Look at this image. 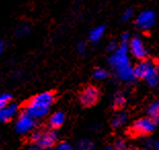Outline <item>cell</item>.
Masks as SVG:
<instances>
[{
  "instance_id": "1",
  "label": "cell",
  "mask_w": 159,
  "mask_h": 150,
  "mask_svg": "<svg viewBox=\"0 0 159 150\" xmlns=\"http://www.w3.org/2000/svg\"><path fill=\"white\" fill-rule=\"evenodd\" d=\"M108 63L119 80L129 82L134 79V68L130 66L128 58V44L121 43L116 52L110 56Z\"/></svg>"
},
{
  "instance_id": "2",
  "label": "cell",
  "mask_w": 159,
  "mask_h": 150,
  "mask_svg": "<svg viewBox=\"0 0 159 150\" xmlns=\"http://www.w3.org/2000/svg\"><path fill=\"white\" fill-rule=\"evenodd\" d=\"M53 102H55V95L52 91H43L41 94L36 95L28 102L24 113L28 114L34 119L42 118L48 114Z\"/></svg>"
},
{
  "instance_id": "3",
  "label": "cell",
  "mask_w": 159,
  "mask_h": 150,
  "mask_svg": "<svg viewBox=\"0 0 159 150\" xmlns=\"http://www.w3.org/2000/svg\"><path fill=\"white\" fill-rule=\"evenodd\" d=\"M136 78H142L151 87H156L159 84V68L152 60H143L134 67Z\"/></svg>"
},
{
  "instance_id": "4",
  "label": "cell",
  "mask_w": 159,
  "mask_h": 150,
  "mask_svg": "<svg viewBox=\"0 0 159 150\" xmlns=\"http://www.w3.org/2000/svg\"><path fill=\"white\" fill-rule=\"evenodd\" d=\"M57 134L55 129L47 131H36L31 136V141L38 145L42 150H48L56 144Z\"/></svg>"
},
{
  "instance_id": "5",
  "label": "cell",
  "mask_w": 159,
  "mask_h": 150,
  "mask_svg": "<svg viewBox=\"0 0 159 150\" xmlns=\"http://www.w3.org/2000/svg\"><path fill=\"white\" fill-rule=\"evenodd\" d=\"M156 129V122L150 117H142L134 121L130 131L134 135H149L153 133Z\"/></svg>"
},
{
  "instance_id": "6",
  "label": "cell",
  "mask_w": 159,
  "mask_h": 150,
  "mask_svg": "<svg viewBox=\"0 0 159 150\" xmlns=\"http://www.w3.org/2000/svg\"><path fill=\"white\" fill-rule=\"evenodd\" d=\"M99 97H100L99 90H98L96 87L89 86V87H86L81 91V94L79 96V100L83 106L91 107L98 102Z\"/></svg>"
},
{
  "instance_id": "7",
  "label": "cell",
  "mask_w": 159,
  "mask_h": 150,
  "mask_svg": "<svg viewBox=\"0 0 159 150\" xmlns=\"http://www.w3.org/2000/svg\"><path fill=\"white\" fill-rule=\"evenodd\" d=\"M35 128V119L29 116L28 114L22 113L18 117L16 122V131L19 134H28Z\"/></svg>"
},
{
  "instance_id": "8",
  "label": "cell",
  "mask_w": 159,
  "mask_h": 150,
  "mask_svg": "<svg viewBox=\"0 0 159 150\" xmlns=\"http://www.w3.org/2000/svg\"><path fill=\"white\" fill-rule=\"evenodd\" d=\"M128 49L130 50V53L133 54V56L137 59L143 61L146 59L147 57V50L145 49V45L141 38H139L138 36L130 38V41L128 43Z\"/></svg>"
},
{
  "instance_id": "9",
  "label": "cell",
  "mask_w": 159,
  "mask_h": 150,
  "mask_svg": "<svg viewBox=\"0 0 159 150\" xmlns=\"http://www.w3.org/2000/svg\"><path fill=\"white\" fill-rule=\"evenodd\" d=\"M155 24V13L152 11H144L138 16L136 25L142 30H148Z\"/></svg>"
},
{
  "instance_id": "10",
  "label": "cell",
  "mask_w": 159,
  "mask_h": 150,
  "mask_svg": "<svg viewBox=\"0 0 159 150\" xmlns=\"http://www.w3.org/2000/svg\"><path fill=\"white\" fill-rule=\"evenodd\" d=\"M18 113V105L15 103H9L7 106H5L0 110V121L6 122L11 120Z\"/></svg>"
},
{
  "instance_id": "11",
  "label": "cell",
  "mask_w": 159,
  "mask_h": 150,
  "mask_svg": "<svg viewBox=\"0 0 159 150\" xmlns=\"http://www.w3.org/2000/svg\"><path fill=\"white\" fill-rule=\"evenodd\" d=\"M65 113L63 111H57L53 114L50 115L48 119V124L52 129H57L65 122Z\"/></svg>"
},
{
  "instance_id": "12",
  "label": "cell",
  "mask_w": 159,
  "mask_h": 150,
  "mask_svg": "<svg viewBox=\"0 0 159 150\" xmlns=\"http://www.w3.org/2000/svg\"><path fill=\"white\" fill-rule=\"evenodd\" d=\"M148 117L152 118L156 122V124H159V101H154L149 105L147 109Z\"/></svg>"
},
{
  "instance_id": "13",
  "label": "cell",
  "mask_w": 159,
  "mask_h": 150,
  "mask_svg": "<svg viewBox=\"0 0 159 150\" xmlns=\"http://www.w3.org/2000/svg\"><path fill=\"white\" fill-rule=\"evenodd\" d=\"M105 30H106V27L101 25V26H97L91 30L90 33H89V40L93 42H98L100 41V39L102 38L104 33H105Z\"/></svg>"
},
{
  "instance_id": "14",
  "label": "cell",
  "mask_w": 159,
  "mask_h": 150,
  "mask_svg": "<svg viewBox=\"0 0 159 150\" xmlns=\"http://www.w3.org/2000/svg\"><path fill=\"white\" fill-rule=\"evenodd\" d=\"M127 113L125 112H119L113 117L112 120V125L114 128H120L127 121Z\"/></svg>"
},
{
  "instance_id": "15",
  "label": "cell",
  "mask_w": 159,
  "mask_h": 150,
  "mask_svg": "<svg viewBox=\"0 0 159 150\" xmlns=\"http://www.w3.org/2000/svg\"><path fill=\"white\" fill-rule=\"evenodd\" d=\"M76 150H94L93 143L87 139L79 140L76 144Z\"/></svg>"
},
{
  "instance_id": "16",
  "label": "cell",
  "mask_w": 159,
  "mask_h": 150,
  "mask_svg": "<svg viewBox=\"0 0 159 150\" xmlns=\"http://www.w3.org/2000/svg\"><path fill=\"white\" fill-rule=\"evenodd\" d=\"M125 103H126V99L123 96V94L117 93L113 98V106L116 109H120L124 107Z\"/></svg>"
},
{
  "instance_id": "17",
  "label": "cell",
  "mask_w": 159,
  "mask_h": 150,
  "mask_svg": "<svg viewBox=\"0 0 159 150\" xmlns=\"http://www.w3.org/2000/svg\"><path fill=\"white\" fill-rule=\"evenodd\" d=\"M109 76V72L104 68H97L93 71V78L97 80H104Z\"/></svg>"
},
{
  "instance_id": "18",
  "label": "cell",
  "mask_w": 159,
  "mask_h": 150,
  "mask_svg": "<svg viewBox=\"0 0 159 150\" xmlns=\"http://www.w3.org/2000/svg\"><path fill=\"white\" fill-rule=\"evenodd\" d=\"M11 96L9 94H2L0 95V110L3 109L5 106H7L11 102Z\"/></svg>"
},
{
  "instance_id": "19",
  "label": "cell",
  "mask_w": 159,
  "mask_h": 150,
  "mask_svg": "<svg viewBox=\"0 0 159 150\" xmlns=\"http://www.w3.org/2000/svg\"><path fill=\"white\" fill-rule=\"evenodd\" d=\"M116 150H126L127 149V145H126V142L125 140L122 138H119L115 141V147Z\"/></svg>"
},
{
  "instance_id": "20",
  "label": "cell",
  "mask_w": 159,
  "mask_h": 150,
  "mask_svg": "<svg viewBox=\"0 0 159 150\" xmlns=\"http://www.w3.org/2000/svg\"><path fill=\"white\" fill-rule=\"evenodd\" d=\"M29 33V27L27 24H22V25H20L18 27V29H16V34L20 36H25L26 34Z\"/></svg>"
},
{
  "instance_id": "21",
  "label": "cell",
  "mask_w": 159,
  "mask_h": 150,
  "mask_svg": "<svg viewBox=\"0 0 159 150\" xmlns=\"http://www.w3.org/2000/svg\"><path fill=\"white\" fill-rule=\"evenodd\" d=\"M133 16H134V9L133 8H127L122 15V21L123 22L129 21V20L133 18Z\"/></svg>"
},
{
  "instance_id": "22",
  "label": "cell",
  "mask_w": 159,
  "mask_h": 150,
  "mask_svg": "<svg viewBox=\"0 0 159 150\" xmlns=\"http://www.w3.org/2000/svg\"><path fill=\"white\" fill-rule=\"evenodd\" d=\"M118 47H119V45H118V43L116 41H114V40H111V41L108 43V46H107V50L109 53H115L116 50L118 49Z\"/></svg>"
},
{
  "instance_id": "23",
  "label": "cell",
  "mask_w": 159,
  "mask_h": 150,
  "mask_svg": "<svg viewBox=\"0 0 159 150\" xmlns=\"http://www.w3.org/2000/svg\"><path fill=\"white\" fill-rule=\"evenodd\" d=\"M56 150H73V147L68 142H61L60 144L57 146Z\"/></svg>"
},
{
  "instance_id": "24",
  "label": "cell",
  "mask_w": 159,
  "mask_h": 150,
  "mask_svg": "<svg viewBox=\"0 0 159 150\" xmlns=\"http://www.w3.org/2000/svg\"><path fill=\"white\" fill-rule=\"evenodd\" d=\"M77 50H78V53L82 54V56H83V54H85V53H86V43L84 41H80L78 43V45H77Z\"/></svg>"
},
{
  "instance_id": "25",
  "label": "cell",
  "mask_w": 159,
  "mask_h": 150,
  "mask_svg": "<svg viewBox=\"0 0 159 150\" xmlns=\"http://www.w3.org/2000/svg\"><path fill=\"white\" fill-rule=\"evenodd\" d=\"M130 41V35L129 33H124L121 36V43L122 44H128Z\"/></svg>"
},
{
  "instance_id": "26",
  "label": "cell",
  "mask_w": 159,
  "mask_h": 150,
  "mask_svg": "<svg viewBox=\"0 0 159 150\" xmlns=\"http://www.w3.org/2000/svg\"><path fill=\"white\" fill-rule=\"evenodd\" d=\"M153 145H154V142L152 141V140H145V142H144V146L146 148H153Z\"/></svg>"
},
{
  "instance_id": "27",
  "label": "cell",
  "mask_w": 159,
  "mask_h": 150,
  "mask_svg": "<svg viewBox=\"0 0 159 150\" xmlns=\"http://www.w3.org/2000/svg\"><path fill=\"white\" fill-rule=\"evenodd\" d=\"M28 150H42V149L40 148L38 145H36V144H34V143H32V144L29 146Z\"/></svg>"
},
{
  "instance_id": "28",
  "label": "cell",
  "mask_w": 159,
  "mask_h": 150,
  "mask_svg": "<svg viewBox=\"0 0 159 150\" xmlns=\"http://www.w3.org/2000/svg\"><path fill=\"white\" fill-rule=\"evenodd\" d=\"M3 49H4V43H3L2 40H0V54H2Z\"/></svg>"
},
{
  "instance_id": "29",
  "label": "cell",
  "mask_w": 159,
  "mask_h": 150,
  "mask_svg": "<svg viewBox=\"0 0 159 150\" xmlns=\"http://www.w3.org/2000/svg\"><path fill=\"white\" fill-rule=\"evenodd\" d=\"M153 149H154V150H159V140H158L157 142H154Z\"/></svg>"
},
{
  "instance_id": "30",
  "label": "cell",
  "mask_w": 159,
  "mask_h": 150,
  "mask_svg": "<svg viewBox=\"0 0 159 150\" xmlns=\"http://www.w3.org/2000/svg\"><path fill=\"white\" fill-rule=\"evenodd\" d=\"M106 150H116V149H115L114 147H108Z\"/></svg>"
},
{
  "instance_id": "31",
  "label": "cell",
  "mask_w": 159,
  "mask_h": 150,
  "mask_svg": "<svg viewBox=\"0 0 159 150\" xmlns=\"http://www.w3.org/2000/svg\"><path fill=\"white\" fill-rule=\"evenodd\" d=\"M126 150H139L138 148H127Z\"/></svg>"
}]
</instances>
